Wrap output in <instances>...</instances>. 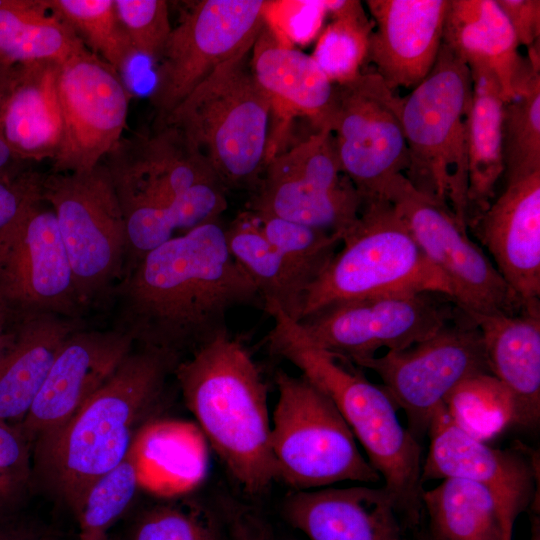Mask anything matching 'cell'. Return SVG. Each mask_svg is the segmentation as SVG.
Segmentation results:
<instances>
[{
    "label": "cell",
    "mask_w": 540,
    "mask_h": 540,
    "mask_svg": "<svg viewBox=\"0 0 540 540\" xmlns=\"http://www.w3.org/2000/svg\"><path fill=\"white\" fill-rule=\"evenodd\" d=\"M111 293L117 325L135 344L181 358L228 332L227 314L263 309L255 284L227 247L218 221L197 226L145 254Z\"/></svg>",
    "instance_id": "cell-1"
},
{
    "label": "cell",
    "mask_w": 540,
    "mask_h": 540,
    "mask_svg": "<svg viewBox=\"0 0 540 540\" xmlns=\"http://www.w3.org/2000/svg\"><path fill=\"white\" fill-rule=\"evenodd\" d=\"M182 358L135 344L105 383L60 428L32 444V479L74 510L89 486L122 462L165 399Z\"/></svg>",
    "instance_id": "cell-2"
},
{
    "label": "cell",
    "mask_w": 540,
    "mask_h": 540,
    "mask_svg": "<svg viewBox=\"0 0 540 540\" xmlns=\"http://www.w3.org/2000/svg\"><path fill=\"white\" fill-rule=\"evenodd\" d=\"M273 326L266 335L270 352L293 364L301 375L335 404L367 460L383 479L407 527L414 531L422 518V447L401 423L397 407L359 367L315 345L298 321L278 306L267 312Z\"/></svg>",
    "instance_id": "cell-3"
},
{
    "label": "cell",
    "mask_w": 540,
    "mask_h": 540,
    "mask_svg": "<svg viewBox=\"0 0 540 540\" xmlns=\"http://www.w3.org/2000/svg\"><path fill=\"white\" fill-rule=\"evenodd\" d=\"M174 377L200 430L249 495L276 480L267 387L246 346L220 334L177 364Z\"/></svg>",
    "instance_id": "cell-4"
},
{
    "label": "cell",
    "mask_w": 540,
    "mask_h": 540,
    "mask_svg": "<svg viewBox=\"0 0 540 540\" xmlns=\"http://www.w3.org/2000/svg\"><path fill=\"white\" fill-rule=\"evenodd\" d=\"M250 53L244 51L215 70L162 124L185 133L226 190L252 191L270 146L272 101L252 74Z\"/></svg>",
    "instance_id": "cell-5"
},
{
    "label": "cell",
    "mask_w": 540,
    "mask_h": 540,
    "mask_svg": "<svg viewBox=\"0 0 540 540\" xmlns=\"http://www.w3.org/2000/svg\"><path fill=\"white\" fill-rule=\"evenodd\" d=\"M341 244L307 289L301 319L337 302L371 296L435 292L453 300L450 284L388 200L363 202Z\"/></svg>",
    "instance_id": "cell-6"
},
{
    "label": "cell",
    "mask_w": 540,
    "mask_h": 540,
    "mask_svg": "<svg viewBox=\"0 0 540 540\" xmlns=\"http://www.w3.org/2000/svg\"><path fill=\"white\" fill-rule=\"evenodd\" d=\"M472 86L468 66L442 43L429 74L399 97L408 150L405 177L420 192L448 205L466 227V115Z\"/></svg>",
    "instance_id": "cell-7"
},
{
    "label": "cell",
    "mask_w": 540,
    "mask_h": 540,
    "mask_svg": "<svg viewBox=\"0 0 540 540\" xmlns=\"http://www.w3.org/2000/svg\"><path fill=\"white\" fill-rule=\"evenodd\" d=\"M271 416V452L276 480L293 491L344 481L377 483L381 477L357 445L347 422L319 388L303 375L279 370Z\"/></svg>",
    "instance_id": "cell-8"
},
{
    "label": "cell",
    "mask_w": 540,
    "mask_h": 540,
    "mask_svg": "<svg viewBox=\"0 0 540 540\" xmlns=\"http://www.w3.org/2000/svg\"><path fill=\"white\" fill-rule=\"evenodd\" d=\"M42 199L54 211L84 309L111 293L126 264V224L111 175L100 162L82 172L41 174Z\"/></svg>",
    "instance_id": "cell-9"
},
{
    "label": "cell",
    "mask_w": 540,
    "mask_h": 540,
    "mask_svg": "<svg viewBox=\"0 0 540 540\" xmlns=\"http://www.w3.org/2000/svg\"><path fill=\"white\" fill-rule=\"evenodd\" d=\"M363 200L341 170L330 129H314L292 148L271 156L248 211L271 215L341 237L357 220Z\"/></svg>",
    "instance_id": "cell-10"
},
{
    "label": "cell",
    "mask_w": 540,
    "mask_h": 540,
    "mask_svg": "<svg viewBox=\"0 0 540 540\" xmlns=\"http://www.w3.org/2000/svg\"><path fill=\"white\" fill-rule=\"evenodd\" d=\"M265 6L264 0H202L191 6L172 27L154 66V126L162 125L215 70L252 49Z\"/></svg>",
    "instance_id": "cell-11"
},
{
    "label": "cell",
    "mask_w": 540,
    "mask_h": 540,
    "mask_svg": "<svg viewBox=\"0 0 540 540\" xmlns=\"http://www.w3.org/2000/svg\"><path fill=\"white\" fill-rule=\"evenodd\" d=\"M358 367L380 377L382 388L404 411L408 430L418 440L427 434L433 414L459 384L490 373L479 327L459 308L453 319L424 341L387 351Z\"/></svg>",
    "instance_id": "cell-12"
},
{
    "label": "cell",
    "mask_w": 540,
    "mask_h": 540,
    "mask_svg": "<svg viewBox=\"0 0 540 540\" xmlns=\"http://www.w3.org/2000/svg\"><path fill=\"white\" fill-rule=\"evenodd\" d=\"M457 309L440 293L391 294L337 302L298 322L315 345L358 367L380 349L403 350L424 341Z\"/></svg>",
    "instance_id": "cell-13"
},
{
    "label": "cell",
    "mask_w": 540,
    "mask_h": 540,
    "mask_svg": "<svg viewBox=\"0 0 540 540\" xmlns=\"http://www.w3.org/2000/svg\"><path fill=\"white\" fill-rule=\"evenodd\" d=\"M384 199L394 206L428 260L446 278L453 302L461 311L474 318L515 313L523 307L448 205L414 188L404 174L392 181Z\"/></svg>",
    "instance_id": "cell-14"
},
{
    "label": "cell",
    "mask_w": 540,
    "mask_h": 540,
    "mask_svg": "<svg viewBox=\"0 0 540 540\" xmlns=\"http://www.w3.org/2000/svg\"><path fill=\"white\" fill-rule=\"evenodd\" d=\"M341 170L363 202L384 199L408 168L399 96L375 72L335 84L329 120Z\"/></svg>",
    "instance_id": "cell-15"
},
{
    "label": "cell",
    "mask_w": 540,
    "mask_h": 540,
    "mask_svg": "<svg viewBox=\"0 0 540 540\" xmlns=\"http://www.w3.org/2000/svg\"><path fill=\"white\" fill-rule=\"evenodd\" d=\"M0 305L12 320L42 313L80 318L83 311L54 211L42 199L40 185L0 234Z\"/></svg>",
    "instance_id": "cell-16"
},
{
    "label": "cell",
    "mask_w": 540,
    "mask_h": 540,
    "mask_svg": "<svg viewBox=\"0 0 540 540\" xmlns=\"http://www.w3.org/2000/svg\"><path fill=\"white\" fill-rule=\"evenodd\" d=\"M63 134L52 172L87 171L123 137L130 94L112 66L87 47L60 65Z\"/></svg>",
    "instance_id": "cell-17"
},
{
    "label": "cell",
    "mask_w": 540,
    "mask_h": 540,
    "mask_svg": "<svg viewBox=\"0 0 540 540\" xmlns=\"http://www.w3.org/2000/svg\"><path fill=\"white\" fill-rule=\"evenodd\" d=\"M105 158L123 213L165 206L195 185L220 183L185 133L170 124L122 137Z\"/></svg>",
    "instance_id": "cell-18"
},
{
    "label": "cell",
    "mask_w": 540,
    "mask_h": 540,
    "mask_svg": "<svg viewBox=\"0 0 540 540\" xmlns=\"http://www.w3.org/2000/svg\"><path fill=\"white\" fill-rule=\"evenodd\" d=\"M427 435L429 449L422 462V482L459 478L479 483L496 495L513 525L535 499L538 467L527 448L490 447L458 426L445 405L433 414Z\"/></svg>",
    "instance_id": "cell-19"
},
{
    "label": "cell",
    "mask_w": 540,
    "mask_h": 540,
    "mask_svg": "<svg viewBox=\"0 0 540 540\" xmlns=\"http://www.w3.org/2000/svg\"><path fill=\"white\" fill-rule=\"evenodd\" d=\"M123 330L84 329L62 343L48 375L25 417L15 423L33 444L65 424L105 383L134 348Z\"/></svg>",
    "instance_id": "cell-20"
},
{
    "label": "cell",
    "mask_w": 540,
    "mask_h": 540,
    "mask_svg": "<svg viewBox=\"0 0 540 540\" xmlns=\"http://www.w3.org/2000/svg\"><path fill=\"white\" fill-rule=\"evenodd\" d=\"M504 181L473 227L522 306L540 304V171Z\"/></svg>",
    "instance_id": "cell-21"
},
{
    "label": "cell",
    "mask_w": 540,
    "mask_h": 540,
    "mask_svg": "<svg viewBox=\"0 0 540 540\" xmlns=\"http://www.w3.org/2000/svg\"><path fill=\"white\" fill-rule=\"evenodd\" d=\"M449 0H368L373 30L366 62L393 91L416 87L432 70Z\"/></svg>",
    "instance_id": "cell-22"
},
{
    "label": "cell",
    "mask_w": 540,
    "mask_h": 540,
    "mask_svg": "<svg viewBox=\"0 0 540 540\" xmlns=\"http://www.w3.org/2000/svg\"><path fill=\"white\" fill-rule=\"evenodd\" d=\"M283 512L309 540H411L393 497L383 486L292 491Z\"/></svg>",
    "instance_id": "cell-23"
},
{
    "label": "cell",
    "mask_w": 540,
    "mask_h": 540,
    "mask_svg": "<svg viewBox=\"0 0 540 540\" xmlns=\"http://www.w3.org/2000/svg\"><path fill=\"white\" fill-rule=\"evenodd\" d=\"M61 63L0 62V132L19 161L53 160L63 134Z\"/></svg>",
    "instance_id": "cell-24"
},
{
    "label": "cell",
    "mask_w": 540,
    "mask_h": 540,
    "mask_svg": "<svg viewBox=\"0 0 540 540\" xmlns=\"http://www.w3.org/2000/svg\"><path fill=\"white\" fill-rule=\"evenodd\" d=\"M470 71L491 74L505 102L540 71V50H528L527 58L506 17L495 0H449L443 40Z\"/></svg>",
    "instance_id": "cell-25"
},
{
    "label": "cell",
    "mask_w": 540,
    "mask_h": 540,
    "mask_svg": "<svg viewBox=\"0 0 540 540\" xmlns=\"http://www.w3.org/2000/svg\"><path fill=\"white\" fill-rule=\"evenodd\" d=\"M472 319L481 332L490 373L510 396L514 425L535 428L540 418V304Z\"/></svg>",
    "instance_id": "cell-26"
},
{
    "label": "cell",
    "mask_w": 540,
    "mask_h": 540,
    "mask_svg": "<svg viewBox=\"0 0 540 540\" xmlns=\"http://www.w3.org/2000/svg\"><path fill=\"white\" fill-rule=\"evenodd\" d=\"M249 63L256 82L270 97L273 110L305 116L314 129H329L335 84L311 55L280 42L264 23Z\"/></svg>",
    "instance_id": "cell-27"
},
{
    "label": "cell",
    "mask_w": 540,
    "mask_h": 540,
    "mask_svg": "<svg viewBox=\"0 0 540 540\" xmlns=\"http://www.w3.org/2000/svg\"><path fill=\"white\" fill-rule=\"evenodd\" d=\"M0 356V420L18 423L39 393L66 337L80 318L42 313L16 320Z\"/></svg>",
    "instance_id": "cell-28"
},
{
    "label": "cell",
    "mask_w": 540,
    "mask_h": 540,
    "mask_svg": "<svg viewBox=\"0 0 540 540\" xmlns=\"http://www.w3.org/2000/svg\"><path fill=\"white\" fill-rule=\"evenodd\" d=\"M472 96L466 115L467 225L474 226L495 198L504 173L502 120L504 99L495 78L470 71Z\"/></svg>",
    "instance_id": "cell-29"
},
{
    "label": "cell",
    "mask_w": 540,
    "mask_h": 540,
    "mask_svg": "<svg viewBox=\"0 0 540 540\" xmlns=\"http://www.w3.org/2000/svg\"><path fill=\"white\" fill-rule=\"evenodd\" d=\"M421 502L432 540H512L514 525L501 502L479 483L445 478L423 490Z\"/></svg>",
    "instance_id": "cell-30"
},
{
    "label": "cell",
    "mask_w": 540,
    "mask_h": 540,
    "mask_svg": "<svg viewBox=\"0 0 540 540\" xmlns=\"http://www.w3.org/2000/svg\"><path fill=\"white\" fill-rule=\"evenodd\" d=\"M84 48L74 29L46 0L0 1L1 63H63Z\"/></svg>",
    "instance_id": "cell-31"
},
{
    "label": "cell",
    "mask_w": 540,
    "mask_h": 540,
    "mask_svg": "<svg viewBox=\"0 0 540 540\" xmlns=\"http://www.w3.org/2000/svg\"><path fill=\"white\" fill-rule=\"evenodd\" d=\"M225 237L230 254L258 289L263 310L277 305L299 321L306 290L266 238L257 217L248 210L238 214L225 227Z\"/></svg>",
    "instance_id": "cell-32"
},
{
    "label": "cell",
    "mask_w": 540,
    "mask_h": 540,
    "mask_svg": "<svg viewBox=\"0 0 540 540\" xmlns=\"http://www.w3.org/2000/svg\"><path fill=\"white\" fill-rule=\"evenodd\" d=\"M226 189L218 182L188 189L174 201L159 207H138L126 213V266L128 270L145 254L175 237L205 223L214 222L227 208Z\"/></svg>",
    "instance_id": "cell-33"
},
{
    "label": "cell",
    "mask_w": 540,
    "mask_h": 540,
    "mask_svg": "<svg viewBox=\"0 0 540 540\" xmlns=\"http://www.w3.org/2000/svg\"><path fill=\"white\" fill-rule=\"evenodd\" d=\"M331 22L318 35L311 57L333 84L355 79L366 63L373 22L356 0H325Z\"/></svg>",
    "instance_id": "cell-34"
},
{
    "label": "cell",
    "mask_w": 540,
    "mask_h": 540,
    "mask_svg": "<svg viewBox=\"0 0 540 540\" xmlns=\"http://www.w3.org/2000/svg\"><path fill=\"white\" fill-rule=\"evenodd\" d=\"M91 47L92 53L120 74L137 56L117 14L115 0H46Z\"/></svg>",
    "instance_id": "cell-35"
},
{
    "label": "cell",
    "mask_w": 540,
    "mask_h": 540,
    "mask_svg": "<svg viewBox=\"0 0 540 540\" xmlns=\"http://www.w3.org/2000/svg\"><path fill=\"white\" fill-rule=\"evenodd\" d=\"M444 405L458 426L484 442L514 425L510 396L491 373L463 381Z\"/></svg>",
    "instance_id": "cell-36"
},
{
    "label": "cell",
    "mask_w": 540,
    "mask_h": 540,
    "mask_svg": "<svg viewBox=\"0 0 540 540\" xmlns=\"http://www.w3.org/2000/svg\"><path fill=\"white\" fill-rule=\"evenodd\" d=\"M140 484L139 466L131 448L122 462L89 486L73 510L79 525V540H104L130 505Z\"/></svg>",
    "instance_id": "cell-37"
},
{
    "label": "cell",
    "mask_w": 540,
    "mask_h": 540,
    "mask_svg": "<svg viewBox=\"0 0 540 540\" xmlns=\"http://www.w3.org/2000/svg\"><path fill=\"white\" fill-rule=\"evenodd\" d=\"M503 178L540 171V71L504 103Z\"/></svg>",
    "instance_id": "cell-38"
},
{
    "label": "cell",
    "mask_w": 540,
    "mask_h": 540,
    "mask_svg": "<svg viewBox=\"0 0 540 540\" xmlns=\"http://www.w3.org/2000/svg\"><path fill=\"white\" fill-rule=\"evenodd\" d=\"M254 215L266 238L286 260L307 291L337 252L341 237L279 217Z\"/></svg>",
    "instance_id": "cell-39"
},
{
    "label": "cell",
    "mask_w": 540,
    "mask_h": 540,
    "mask_svg": "<svg viewBox=\"0 0 540 540\" xmlns=\"http://www.w3.org/2000/svg\"><path fill=\"white\" fill-rule=\"evenodd\" d=\"M134 540H224V528L199 506H159L140 520Z\"/></svg>",
    "instance_id": "cell-40"
},
{
    "label": "cell",
    "mask_w": 540,
    "mask_h": 540,
    "mask_svg": "<svg viewBox=\"0 0 540 540\" xmlns=\"http://www.w3.org/2000/svg\"><path fill=\"white\" fill-rule=\"evenodd\" d=\"M117 14L137 53L154 67L172 30L165 0H115Z\"/></svg>",
    "instance_id": "cell-41"
},
{
    "label": "cell",
    "mask_w": 540,
    "mask_h": 540,
    "mask_svg": "<svg viewBox=\"0 0 540 540\" xmlns=\"http://www.w3.org/2000/svg\"><path fill=\"white\" fill-rule=\"evenodd\" d=\"M325 0L266 1L264 23L282 43L306 45L320 34Z\"/></svg>",
    "instance_id": "cell-42"
},
{
    "label": "cell",
    "mask_w": 540,
    "mask_h": 540,
    "mask_svg": "<svg viewBox=\"0 0 540 540\" xmlns=\"http://www.w3.org/2000/svg\"><path fill=\"white\" fill-rule=\"evenodd\" d=\"M31 479V443L15 424L0 420V507L18 499Z\"/></svg>",
    "instance_id": "cell-43"
},
{
    "label": "cell",
    "mask_w": 540,
    "mask_h": 540,
    "mask_svg": "<svg viewBox=\"0 0 540 540\" xmlns=\"http://www.w3.org/2000/svg\"><path fill=\"white\" fill-rule=\"evenodd\" d=\"M506 17L519 46L540 47V1L495 0Z\"/></svg>",
    "instance_id": "cell-44"
},
{
    "label": "cell",
    "mask_w": 540,
    "mask_h": 540,
    "mask_svg": "<svg viewBox=\"0 0 540 540\" xmlns=\"http://www.w3.org/2000/svg\"><path fill=\"white\" fill-rule=\"evenodd\" d=\"M41 174L25 172L17 176L0 175V234L38 190Z\"/></svg>",
    "instance_id": "cell-45"
},
{
    "label": "cell",
    "mask_w": 540,
    "mask_h": 540,
    "mask_svg": "<svg viewBox=\"0 0 540 540\" xmlns=\"http://www.w3.org/2000/svg\"><path fill=\"white\" fill-rule=\"evenodd\" d=\"M224 540H276L270 525L250 510H234L223 520Z\"/></svg>",
    "instance_id": "cell-46"
},
{
    "label": "cell",
    "mask_w": 540,
    "mask_h": 540,
    "mask_svg": "<svg viewBox=\"0 0 540 540\" xmlns=\"http://www.w3.org/2000/svg\"><path fill=\"white\" fill-rule=\"evenodd\" d=\"M15 162H20L5 142L0 132V175H10L8 170Z\"/></svg>",
    "instance_id": "cell-47"
},
{
    "label": "cell",
    "mask_w": 540,
    "mask_h": 540,
    "mask_svg": "<svg viewBox=\"0 0 540 540\" xmlns=\"http://www.w3.org/2000/svg\"><path fill=\"white\" fill-rule=\"evenodd\" d=\"M12 321L8 312L0 305V356L6 347L11 331H8L7 325Z\"/></svg>",
    "instance_id": "cell-48"
},
{
    "label": "cell",
    "mask_w": 540,
    "mask_h": 540,
    "mask_svg": "<svg viewBox=\"0 0 540 540\" xmlns=\"http://www.w3.org/2000/svg\"><path fill=\"white\" fill-rule=\"evenodd\" d=\"M531 537L530 540H540V520L536 514L531 518Z\"/></svg>",
    "instance_id": "cell-49"
},
{
    "label": "cell",
    "mask_w": 540,
    "mask_h": 540,
    "mask_svg": "<svg viewBox=\"0 0 540 540\" xmlns=\"http://www.w3.org/2000/svg\"><path fill=\"white\" fill-rule=\"evenodd\" d=\"M411 540H432L430 536L428 535L426 529L424 528H418L413 532V537Z\"/></svg>",
    "instance_id": "cell-50"
}]
</instances>
